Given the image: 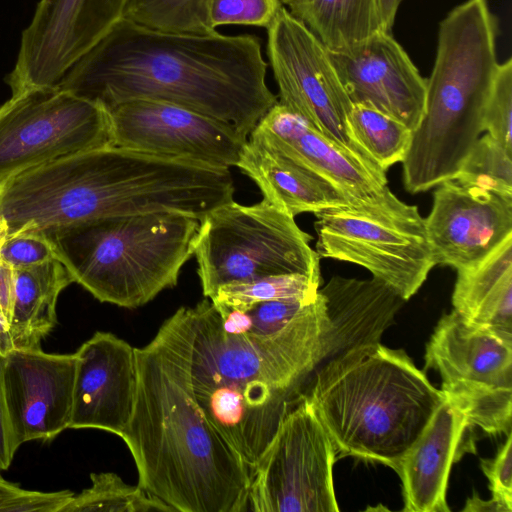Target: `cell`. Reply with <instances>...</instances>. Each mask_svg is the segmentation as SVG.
Segmentation results:
<instances>
[{"mask_svg": "<svg viewBox=\"0 0 512 512\" xmlns=\"http://www.w3.org/2000/svg\"><path fill=\"white\" fill-rule=\"evenodd\" d=\"M266 72L254 35L161 31L121 18L56 85L106 110L135 99L182 106L248 137L278 102Z\"/></svg>", "mask_w": 512, "mask_h": 512, "instance_id": "1", "label": "cell"}, {"mask_svg": "<svg viewBox=\"0 0 512 512\" xmlns=\"http://www.w3.org/2000/svg\"><path fill=\"white\" fill-rule=\"evenodd\" d=\"M192 341L190 308L180 307L135 348V405L120 438L138 485L174 512H244L252 474L196 401Z\"/></svg>", "mask_w": 512, "mask_h": 512, "instance_id": "2", "label": "cell"}, {"mask_svg": "<svg viewBox=\"0 0 512 512\" xmlns=\"http://www.w3.org/2000/svg\"><path fill=\"white\" fill-rule=\"evenodd\" d=\"M190 308L191 382L198 405L251 473L292 395L330 356L331 326L320 293L269 335H232L209 298Z\"/></svg>", "mask_w": 512, "mask_h": 512, "instance_id": "3", "label": "cell"}, {"mask_svg": "<svg viewBox=\"0 0 512 512\" xmlns=\"http://www.w3.org/2000/svg\"><path fill=\"white\" fill-rule=\"evenodd\" d=\"M305 395L337 455L395 472L445 400L403 350L380 342L334 356Z\"/></svg>", "mask_w": 512, "mask_h": 512, "instance_id": "4", "label": "cell"}, {"mask_svg": "<svg viewBox=\"0 0 512 512\" xmlns=\"http://www.w3.org/2000/svg\"><path fill=\"white\" fill-rule=\"evenodd\" d=\"M200 222L180 213L93 218L42 230L73 282L100 302L137 308L176 286Z\"/></svg>", "mask_w": 512, "mask_h": 512, "instance_id": "5", "label": "cell"}, {"mask_svg": "<svg viewBox=\"0 0 512 512\" xmlns=\"http://www.w3.org/2000/svg\"><path fill=\"white\" fill-rule=\"evenodd\" d=\"M497 34L488 0H466L440 22L425 111L407 151L418 168L455 174L484 131V111L500 64Z\"/></svg>", "mask_w": 512, "mask_h": 512, "instance_id": "6", "label": "cell"}, {"mask_svg": "<svg viewBox=\"0 0 512 512\" xmlns=\"http://www.w3.org/2000/svg\"><path fill=\"white\" fill-rule=\"evenodd\" d=\"M199 222L194 255L206 298L224 284L273 275L321 279L312 236L265 199L252 205L228 201Z\"/></svg>", "mask_w": 512, "mask_h": 512, "instance_id": "7", "label": "cell"}, {"mask_svg": "<svg viewBox=\"0 0 512 512\" xmlns=\"http://www.w3.org/2000/svg\"><path fill=\"white\" fill-rule=\"evenodd\" d=\"M316 253L359 265L405 301L418 292L436 266L424 218L416 205H346L315 214Z\"/></svg>", "mask_w": 512, "mask_h": 512, "instance_id": "8", "label": "cell"}, {"mask_svg": "<svg viewBox=\"0 0 512 512\" xmlns=\"http://www.w3.org/2000/svg\"><path fill=\"white\" fill-rule=\"evenodd\" d=\"M114 146L109 112L58 85L12 94L0 106V186L32 168Z\"/></svg>", "mask_w": 512, "mask_h": 512, "instance_id": "9", "label": "cell"}, {"mask_svg": "<svg viewBox=\"0 0 512 512\" xmlns=\"http://www.w3.org/2000/svg\"><path fill=\"white\" fill-rule=\"evenodd\" d=\"M425 369L440 374L442 393L471 428L511 432L512 345L453 310L440 318L426 345Z\"/></svg>", "mask_w": 512, "mask_h": 512, "instance_id": "10", "label": "cell"}, {"mask_svg": "<svg viewBox=\"0 0 512 512\" xmlns=\"http://www.w3.org/2000/svg\"><path fill=\"white\" fill-rule=\"evenodd\" d=\"M334 445L305 394L284 414L251 476L254 512L339 511Z\"/></svg>", "mask_w": 512, "mask_h": 512, "instance_id": "11", "label": "cell"}, {"mask_svg": "<svg viewBox=\"0 0 512 512\" xmlns=\"http://www.w3.org/2000/svg\"><path fill=\"white\" fill-rule=\"evenodd\" d=\"M266 30L278 102L331 141L383 171L351 135L348 116L352 102L325 46L284 6Z\"/></svg>", "mask_w": 512, "mask_h": 512, "instance_id": "12", "label": "cell"}, {"mask_svg": "<svg viewBox=\"0 0 512 512\" xmlns=\"http://www.w3.org/2000/svg\"><path fill=\"white\" fill-rule=\"evenodd\" d=\"M107 111L114 146L214 168L236 167L248 139L232 125L161 101L129 100Z\"/></svg>", "mask_w": 512, "mask_h": 512, "instance_id": "13", "label": "cell"}, {"mask_svg": "<svg viewBox=\"0 0 512 512\" xmlns=\"http://www.w3.org/2000/svg\"><path fill=\"white\" fill-rule=\"evenodd\" d=\"M128 0H40L22 33L12 94L58 84L124 14Z\"/></svg>", "mask_w": 512, "mask_h": 512, "instance_id": "14", "label": "cell"}, {"mask_svg": "<svg viewBox=\"0 0 512 512\" xmlns=\"http://www.w3.org/2000/svg\"><path fill=\"white\" fill-rule=\"evenodd\" d=\"M75 373V353L33 348L6 354V404L19 447L29 441L52 440L69 428Z\"/></svg>", "mask_w": 512, "mask_h": 512, "instance_id": "15", "label": "cell"}, {"mask_svg": "<svg viewBox=\"0 0 512 512\" xmlns=\"http://www.w3.org/2000/svg\"><path fill=\"white\" fill-rule=\"evenodd\" d=\"M435 187L424 222L436 265L466 266L512 235V198L455 178Z\"/></svg>", "mask_w": 512, "mask_h": 512, "instance_id": "16", "label": "cell"}, {"mask_svg": "<svg viewBox=\"0 0 512 512\" xmlns=\"http://www.w3.org/2000/svg\"><path fill=\"white\" fill-rule=\"evenodd\" d=\"M316 174L352 205L386 203L397 198L386 172L376 169L328 139L277 102L249 134Z\"/></svg>", "mask_w": 512, "mask_h": 512, "instance_id": "17", "label": "cell"}, {"mask_svg": "<svg viewBox=\"0 0 512 512\" xmlns=\"http://www.w3.org/2000/svg\"><path fill=\"white\" fill-rule=\"evenodd\" d=\"M329 56L352 104L369 105L412 132L417 129L425 111L426 79L390 32Z\"/></svg>", "mask_w": 512, "mask_h": 512, "instance_id": "18", "label": "cell"}, {"mask_svg": "<svg viewBox=\"0 0 512 512\" xmlns=\"http://www.w3.org/2000/svg\"><path fill=\"white\" fill-rule=\"evenodd\" d=\"M69 428L124 433L137 391L135 348L110 332H96L75 352Z\"/></svg>", "mask_w": 512, "mask_h": 512, "instance_id": "19", "label": "cell"}, {"mask_svg": "<svg viewBox=\"0 0 512 512\" xmlns=\"http://www.w3.org/2000/svg\"><path fill=\"white\" fill-rule=\"evenodd\" d=\"M470 428L465 416L445 398L396 471L402 480L403 511H450L449 474L466 448L462 444Z\"/></svg>", "mask_w": 512, "mask_h": 512, "instance_id": "20", "label": "cell"}, {"mask_svg": "<svg viewBox=\"0 0 512 512\" xmlns=\"http://www.w3.org/2000/svg\"><path fill=\"white\" fill-rule=\"evenodd\" d=\"M331 326L330 357L380 342L405 300L377 278L358 280L333 276L319 288Z\"/></svg>", "mask_w": 512, "mask_h": 512, "instance_id": "21", "label": "cell"}, {"mask_svg": "<svg viewBox=\"0 0 512 512\" xmlns=\"http://www.w3.org/2000/svg\"><path fill=\"white\" fill-rule=\"evenodd\" d=\"M236 167L256 183L263 199L292 217L352 205L331 184L254 138L247 139Z\"/></svg>", "mask_w": 512, "mask_h": 512, "instance_id": "22", "label": "cell"}, {"mask_svg": "<svg viewBox=\"0 0 512 512\" xmlns=\"http://www.w3.org/2000/svg\"><path fill=\"white\" fill-rule=\"evenodd\" d=\"M455 270L453 310L512 345V235L483 258Z\"/></svg>", "mask_w": 512, "mask_h": 512, "instance_id": "23", "label": "cell"}, {"mask_svg": "<svg viewBox=\"0 0 512 512\" xmlns=\"http://www.w3.org/2000/svg\"><path fill=\"white\" fill-rule=\"evenodd\" d=\"M73 282L56 258L13 269V299L8 324L12 349L41 348L57 323L59 294Z\"/></svg>", "mask_w": 512, "mask_h": 512, "instance_id": "24", "label": "cell"}, {"mask_svg": "<svg viewBox=\"0 0 512 512\" xmlns=\"http://www.w3.org/2000/svg\"><path fill=\"white\" fill-rule=\"evenodd\" d=\"M329 52L356 46L385 31L377 0H281Z\"/></svg>", "mask_w": 512, "mask_h": 512, "instance_id": "25", "label": "cell"}, {"mask_svg": "<svg viewBox=\"0 0 512 512\" xmlns=\"http://www.w3.org/2000/svg\"><path fill=\"white\" fill-rule=\"evenodd\" d=\"M356 144L383 171L403 162L412 131L397 119L366 104H352L348 116Z\"/></svg>", "mask_w": 512, "mask_h": 512, "instance_id": "26", "label": "cell"}, {"mask_svg": "<svg viewBox=\"0 0 512 512\" xmlns=\"http://www.w3.org/2000/svg\"><path fill=\"white\" fill-rule=\"evenodd\" d=\"M91 486L74 494L60 512H151L173 508L138 484L131 486L113 472L91 473Z\"/></svg>", "mask_w": 512, "mask_h": 512, "instance_id": "27", "label": "cell"}, {"mask_svg": "<svg viewBox=\"0 0 512 512\" xmlns=\"http://www.w3.org/2000/svg\"><path fill=\"white\" fill-rule=\"evenodd\" d=\"M320 285L321 279L303 274L273 275L224 284L209 299L215 305L238 309L272 300L310 302L317 298Z\"/></svg>", "mask_w": 512, "mask_h": 512, "instance_id": "28", "label": "cell"}, {"mask_svg": "<svg viewBox=\"0 0 512 512\" xmlns=\"http://www.w3.org/2000/svg\"><path fill=\"white\" fill-rule=\"evenodd\" d=\"M208 0H128L122 18L169 32L209 33Z\"/></svg>", "mask_w": 512, "mask_h": 512, "instance_id": "29", "label": "cell"}, {"mask_svg": "<svg viewBox=\"0 0 512 512\" xmlns=\"http://www.w3.org/2000/svg\"><path fill=\"white\" fill-rule=\"evenodd\" d=\"M454 178L512 198V151L485 134L475 142Z\"/></svg>", "mask_w": 512, "mask_h": 512, "instance_id": "30", "label": "cell"}, {"mask_svg": "<svg viewBox=\"0 0 512 512\" xmlns=\"http://www.w3.org/2000/svg\"><path fill=\"white\" fill-rule=\"evenodd\" d=\"M483 130L512 151V59L499 64L483 116Z\"/></svg>", "mask_w": 512, "mask_h": 512, "instance_id": "31", "label": "cell"}, {"mask_svg": "<svg viewBox=\"0 0 512 512\" xmlns=\"http://www.w3.org/2000/svg\"><path fill=\"white\" fill-rule=\"evenodd\" d=\"M282 6L281 0H208V21L213 30L227 25L267 29Z\"/></svg>", "mask_w": 512, "mask_h": 512, "instance_id": "32", "label": "cell"}, {"mask_svg": "<svg viewBox=\"0 0 512 512\" xmlns=\"http://www.w3.org/2000/svg\"><path fill=\"white\" fill-rule=\"evenodd\" d=\"M54 258L53 245L41 230H20L8 235L0 245V261L13 269Z\"/></svg>", "mask_w": 512, "mask_h": 512, "instance_id": "33", "label": "cell"}, {"mask_svg": "<svg viewBox=\"0 0 512 512\" xmlns=\"http://www.w3.org/2000/svg\"><path fill=\"white\" fill-rule=\"evenodd\" d=\"M73 495L70 490H27L0 475V512H60Z\"/></svg>", "mask_w": 512, "mask_h": 512, "instance_id": "34", "label": "cell"}, {"mask_svg": "<svg viewBox=\"0 0 512 512\" xmlns=\"http://www.w3.org/2000/svg\"><path fill=\"white\" fill-rule=\"evenodd\" d=\"M314 301V300H313ZM312 302V301H310ZM301 300H272L247 309L252 335H269L287 325L308 303Z\"/></svg>", "mask_w": 512, "mask_h": 512, "instance_id": "35", "label": "cell"}, {"mask_svg": "<svg viewBox=\"0 0 512 512\" xmlns=\"http://www.w3.org/2000/svg\"><path fill=\"white\" fill-rule=\"evenodd\" d=\"M481 468L489 480L492 499L507 512L512 511V434L492 459H481Z\"/></svg>", "mask_w": 512, "mask_h": 512, "instance_id": "36", "label": "cell"}, {"mask_svg": "<svg viewBox=\"0 0 512 512\" xmlns=\"http://www.w3.org/2000/svg\"><path fill=\"white\" fill-rule=\"evenodd\" d=\"M5 362L6 355L0 352V470L9 468L19 448L11 428L6 404L4 382Z\"/></svg>", "mask_w": 512, "mask_h": 512, "instance_id": "37", "label": "cell"}, {"mask_svg": "<svg viewBox=\"0 0 512 512\" xmlns=\"http://www.w3.org/2000/svg\"><path fill=\"white\" fill-rule=\"evenodd\" d=\"M12 299L13 268L0 261V352L4 355L12 350L8 336Z\"/></svg>", "mask_w": 512, "mask_h": 512, "instance_id": "38", "label": "cell"}, {"mask_svg": "<svg viewBox=\"0 0 512 512\" xmlns=\"http://www.w3.org/2000/svg\"><path fill=\"white\" fill-rule=\"evenodd\" d=\"M400 0H377L383 28L390 32L393 27Z\"/></svg>", "mask_w": 512, "mask_h": 512, "instance_id": "39", "label": "cell"}, {"mask_svg": "<svg viewBox=\"0 0 512 512\" xmlns=\"http://www.w3.org/2000/svg\"><path fill=\"white\" fill-rule=\"evenodd\" d=\"M463 511L507 512L502 505H500L492 498L489 501H484L477 497V495H474L467 500Z\"/></svg>", "mask_w": 512, "mask_h": 512, "instance_id": "40", "label": "cell"}, {"mask_svg": "<svg viewBox=\"0 0 512 512\" xmlns=\"http://www.w3.org/2000/svg\"><path fill=\"white\" fill-rule=\"evenodd\" d=\"M8 236V226L5 222V220L0 217V245L3 243V241Z\"/></svg>", "mask_w": 512, "mask_h": 512, "instance_id": "41", "label": "cell"}]
</instances>
